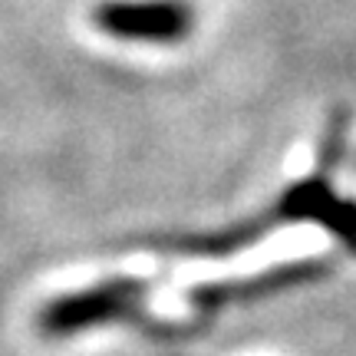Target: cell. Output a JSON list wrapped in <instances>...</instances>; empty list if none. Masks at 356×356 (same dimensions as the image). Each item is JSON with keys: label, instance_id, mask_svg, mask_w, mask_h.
Instances as JSON below:
<instances>
[{"label": "cell", "instance_id": "6da1fadb", "mask_svg": "<svg viewBox=\"0 0 356 356\" xmlns=\"http://www.w3.org/2000/svg\"><path fill=\"white\" fill-rule=\"evenodd\" d=\"M287 221H320L323 228H330L343 244L356 251V202L340 198L330 185V172L320 168L314 178H307L300 185H293L280 195V202L261 215L257 221H248L238 231H231L225 238H208V241H191L188 248H204V251H228L238 244L257 241L264 231L274 225H287Z\"/></svg>", "mask_w": 356, "mask_h": 356}, {"label": "cell", "instance_id": "7a4b0ae2", "mask_svg": "<svg viewBox=\"0 0 356 356\" xmlns=\"http://www.w3.org/2000/svg\"><path fill=\"white\" fill-rule=\"evenodd\" d=\"M92 24L115 40L178 43L191 33L195 10L185 0H109L92 10Z\"/></svg>", "mask_w": 356, "mask_h": 356}]
</instances>
